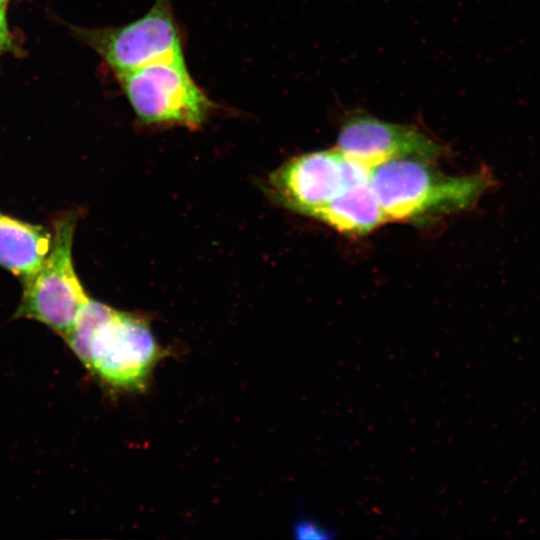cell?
<instances>
[{
    "mask_svg": "<svg viewBox=\"0 0 540 540\" xmlns=\"http://www.w3.org/2000/svg\"><path fill=\"white\" fill-rule=\"evenodd\" d=\"M63 339L91 374L117 390L143 389L161 356L143 317L92 298Z\"/></svg>",
    "mask_w": 540,
    "mask_h": 540,
    "instance_id": "obj_1",
    "label": "cell"
},
{
    "mask_svg": "<svg viewBox=\"0 0 540 540\" xmlns=\"http://www.w3.org/2000/svg\"><path fill=\"white\" fill-rule=\"evenodd\" d=\"M370 184L387 220L418 223L474 209L498 181L487 166L448 175L433 161L404 158L373 167Z\"/></svg>",
    "mask_w": 540,
    "mask_h": 540,
    "instance_id": "obj_2",
    "label": "cell"
},
{
    "mask_svg": "<svg viewBox=\"0 0 540 540\" xmlns=\"http://www.w3.org/2000/svg\"><path fill=\"white\" fill-rule=\"evenodd\" d=\"M115 76L137 122L144 126L196 130L218 109L191 76L185 58L150 63Z\"/></svg>",
    "mask_w": 540,
    "mask_h": 540,
    "instance_id": "obj_3",
    "label": "cell"
},
{
    "mask_svg": "<svg viewBox=\"0 0 540 540\" xmlns=\"http://www.w3.org/2000/svg\"><path fill=\"white\" fill-rule=\"evenodd\" d=\"M77 219L76 211H66L53 221L51 248L36 274L22 284V297L13 316L40 322L62 338L90 298L73 261Z\"/></svg>",
    "mask_w": 540,
    "mask_h": 540,
    "instance_id": "obj_4",
    "label": "cell"
},
{
    "mask_svg": "<svg viewBox=\"0 0 540 540\" xmlns=\"http://www.w3.org/2000/svg\"><path fill=\"white\" fill-rule=\"evenodd\" d=\"M81 41L96 51L114 74L150 63L185 58L184 34L173 10V0H154L140 18L125 25L76 28Z\"/></svg>",
    "mask_w": 540,
    "mask_h": 540,
    "instance_id": "obj_5",
    "label": "cell"
},
{
    "mask_svg": "<svg viewBox=\"0 0 540 540\" xmlns=\"http://www.w3.org/2000/svg\"><path fill=\"white\" fill-rule=\"evenodd\" d=\"M371 168L353 161L338 149L295 156L267 179L269 195L287 209L307 216L345 189L369 183Z\"/></svg>",
    "mask_w": 540,
    "mask_h": 540,
    "instance_id": "obj_6",
    "label": "cell"
},
{
    "mask_svg": "<svg viewBox=\"0 0 540 540\" xmlns=\"http://www.w3.org/2000/svg\"><path fill=\"white\" fill-rule=\"evenodd\" d=\"M336 149L369 168L404 158L435 161L445 153V147L418 127L387 122L361 111L344 118Z\"/></svg>",
    "mask_w": 540,
    "mask_h": 540,
    "instance_id": "obj_7",
    "label": "cell"
},
{
    "mask_svg": "<svg viewBox=\"0 0 540 540\" xmlns=\"http://www.w3.org/2000/svg\"><path fill=\"white\" fill-rule=\"evenodd\" d=\"M52 237L46 228L0 211V267L27 282L46 258Z\"/></svg>",
    "mask_w": 540,
    "mask_h": 540,
    "instance_id": "obj_8",
    "label": "cell"
},
{
    "mask_svg": "<svg viewBox=\"0 0 540 540\" xmlns=\"http://www.w3.org/2000/svg\"><path fill=\"white\" fill-rule=\"evenodd\" d=\"M307 216L349 236L367 235L387 221L370 182L345 189Z\"/></svg>",
    "mask_w": 540,
    "mask_h": 540,
    "instance_id": "obj_9",
    "label": "cell"
},
{
    "mask_svg": "<svg viewBox=\"0 0 540 540\" xmlns=\"http://www.w3.org/2000/svg\"><path fill=\"white\" fill-rule=\"evenodd\" d=\"M292 532L298 539L327 540L336 536L335 531L312 518H302L295 522Z\"/></svg>",
    "mask_w": 540,
    "mask_h": 540,
    "instance_id": "obj_10",
    "label": "cell"
},
{
    "mask_svg": "<svg viewBox=\"0 0 540 540\" xmlns=\"http://www.w3.org/2000/svg\"><path fill=\"white\" fill-rule=\"evenodd\" d=\"M6 8L0 10V53L12 49L13 42L10 36L6 17H5Z\"/></svg>",
    "mask_w": 540,
    "mask_h": 540,
    "instance_id": "obj_11",
    "label": "cell"
},
{
    "mask_svg": "<svg viewBox=\"0 0 540 540\" xmlns=\"http://www.w3.org/2000/svg\"><path fill=\"white\" fill-rule=\"evenodd\" d=\"M8 0H0V10L6 8Z\"/></svg>",
    "mask_w": 540,
    "mask_h": 540,
    "instance_id": "obj_12",
    "label": "cell"
}]
</instances>
